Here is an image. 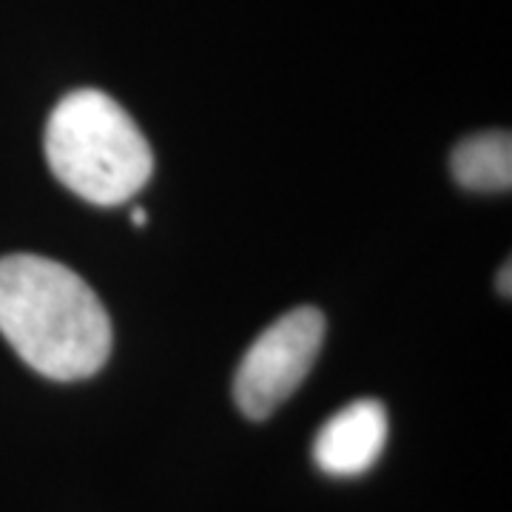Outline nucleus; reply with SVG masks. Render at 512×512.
<instances>
[{
	"mask_svg": "<svg viewBox=\"0 0 512 512\" xmlns=\"http://www.w3.org/2000/svg\"><path fill=\"white\" fill-rule=\"evenodd\" d=\"M510 271L512 265L510 262H504V268H501V274H498V291L504 293V296H510Z\"/></svg>",
	"mask_w": 512,
	"mask_h": 512,
	"instance_id": "6",
	"label": "nucleus"
},
{
	"mask_svg": "<svg viewBox=\"0 0 512 512\" xmlns=\"http://www.w3.org/2000/svg\"><path fill=\"white\" fill-rule=\"evenodd\" d=\"M0 333L26 365L55 382L89 379L109 362L111 319L92 285L55 259H0Z\"/></svg>",
	"mask_w": 512,
	"mask_h": 512,
	"instance_id": "1",
	"label": "nucleus"
},
{
	"mask_svg": "<svg viewBox=\"0 0 512 512\" xmlns=\"http://www.w3.org/2000/svg\"><path fill=\"white\" fill-rule=\"evenodd\" d=\"M453 177L470 191H510L512 137L510 131H481L453 148Z\"/></svg>",
	"mask_w": 512,
	"mask_h": 512,
	"instance_id": "5",
	"label": "nucleus"
},
{
	"mask_svg": "<svg viewBox=\"0 0 512 512\" xmlns=\"http://www.w3.org/2000/svg\"><path fill=\"white\" fill-rule=\"evenodd\" d=\"M43 146L57 180L94 205L131 200L154 171L146 134L97 89H80L57 103Z\"/></svg>",
	"mask_w": 512,
	"mask_h": 512,
	"instance_id": "2",
	"label": "nucleus"
},
{
	"mask_svg": "<svg viewBox=\"0 0 512 512\" xmlns=\"http://www.w3.org/2000/svg\"><path fill=\"white\" fill-rule=\"evenodd\" d=\"M131 222H134L137 228H143V225H146V222H148V214H146V211H143V208H137V211L131 214Z\"/></svg>",
	"mask_w": 512,
	"mask_h": 512,
	"instance_id": "7",
	"label": "nucleus"
},
{
	"mask_svg": "<svg viewBox=\"0 0 512 512\" xmlns=\"http://www.w3.org/2000/svg\"><path fill=\"white\" fill-rule=\"evenodd\" d=\"M325 342V316L302 305L279 316L259 333L242 356L234 379V399L248 419L262 421L285 404L305 382Z\"/></svg>",
	"mask_w": 512,
	"mask_h": 512,
	"instance_id": "3",
	"label": "nucleus"
},
{
	"mask_svg": "<svg viewBox=\"0 0 512 512\" xmlns=\"http://www.w3.org/2000/svg\"><path fill=\"white\" fill-rule=\"evenodd\" d=\"M387 444V410L376 399H356L325 421L313 441V461L339 478L367 473Z\"/></svg>",
	"mask_w": 512,
	"mask_h": 512,
	"instance_id": "4",
	"label": "nucleus"
}]
</instances>
